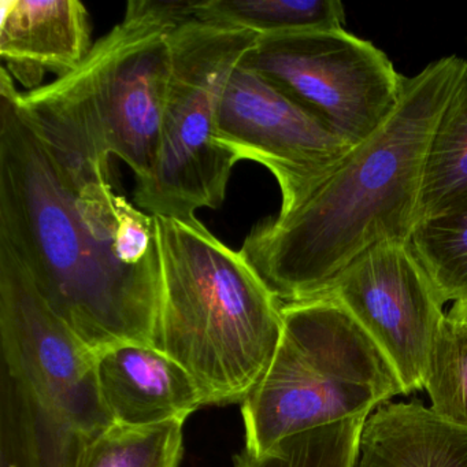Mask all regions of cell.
Returning a JSON list of instances; mask_svg holds the SVG:
<instances>
[{
    "label": "cell",
    "instance_id": "obj_12",
    "mask_svg": "<svg viewBox=\"0 0 467 467\" xmlns=\"http://www.w3.org/2000/svg\"><path fill=\"white\" fill-rule=\"evenodd\" d=\"M91 23L78 0H5L0 57L13 78L29 91L47 73L57 78L78 69L91 51Z\"/></svg>",
    "mask_w": 467,
    "mask_h": 467
},
{
    "label": "cell",
    "instance_id": "obj_6",
    "mask_svg": "<svg viewBox=\"0 0 467 467\" xmlns=\"http://www.w3.org/2000/svg\"><path fill=\"white\" fill-rule=\"evenodd\" d=\"M258 37L248 29L195 18L174 29L160 154L151 179L136 184L139 209L198 223V210L223 203L237 161L215 143L218 106L229 76Z\"/></svg>",
    "mask_w": 467,
    "mask_h": 467
},
{
    "label": "cell",
    "instance_id": "obj_13",
    "mask_svg": "<svg viewBox=\"0 0 467 467\" xmlns=\"http://www.w3.org/2000/svg\"><path fill=\"white\" fill-rule=\"evenodd\" d=\"M354 467H467V426L420 401H387L366 420Z\"/></svg>",
    "mask_w": 467,
    "mask_h": 467
},
{
    "label": "cell",
    "instance_id": "obj_18",
    "mask_svg": "<svg viewBox=\"0 0 467 467\" xmlns=\"http://www.w3.org/2000/svg\"><path fill=\"white\" fill-rule=\"evenodd\" d=\"M368 417L349 418L284 437L262 453L244 450L234 467H354Z\"/></svg>",
    "mask_w": 467,
    "mask_h": 467
},
{
    "label": "cell",
    "instance_id": "obj_2",
    "mask_svg": "<svg viewBox=\"0 0 467 467\" xmlns=\"http://www.w3.org/2000/svg\"><path fill=\"white\" fill-rule=\"evenodd\" d=\"M466 59L406 78L395 111L303 202L251 229L240 253L281 303L321 295L374 245L411 242L426 157Z\"/></svg>",
    "mask_w": 467,
    "mask_h": 467
},
{
    "label": "cell",
    "instance_id": "obj_17",
    "mask_svg": "<svg viewBox=\"0 0 467 467\" xmlns=\"http://www.w3.org/2000/svg\"><path fill=\"white\" fill-rule=\"evenodd\" d=\"M182 420L150 426L113 423L87 442L75 467H179Z\"/></svg>",
    "mask_w": 467,
    "mask_h": 467
},
{
    "label": "cell",
    "instance_id": "obj_5",
    "mask_svg": "<svg viewBox=\"0 0 467 467\" xmlns=\"http://www.w3.org/2000/svg\"><path fill=\"white\" fill-rule=\"evenodd\" d=\"M269 368L243 401L245 450L262 453L284 437L373 410L404 395L389 360L333 297L283 303Z\"/></svg>",
    "mask_w": 467,
    "mask_h": 467
},
{
    "label": "cell",
    "instance_id": "obj_15",
    "mask_svg": "<svg viewBox=\"0 0 467 467\" xmlns=\"http://www.w3.org/2000/svg\"><path fill=\"white\" fill-rule=\"evenodd\" d=\"M193 18L261 37L344 29L346 12L338 0H204L193 2Z\"/></svg>",
    "mask_w": 467,
    "mask_h": 467
},
{
    "label": "cell",
    "instance_id": "obj_11",
    "mask_svg": "<svg viewBox=\"0 0 467 467\" xmlns=\"http://www.w3.org/2000/svg\"><path fill=\"white\" fill-rule=\"evenodd\" d=\"M97 379L103 404L119 425L185 422L204 406L192 377L157 347L128 343L98 352Z\"/></svg>",
    "mask_w": 467,
    "mask_h": 467
},
{
    "label": "cell",
    "instance_id": "obj_14",
    "mask_svg": "<svg viewBox=\"0 0 467 467\" xmlns=\"http://www.w3.org/2000/svg\"><path fill=\"white\" fill-rule=\"evenodd\" d=\"M467 198V64L445 105L426 157L420 221Z\"/></svg>",
    "mask_w": 467,
    "mask_h": 467
},
{
    "label": "cell",
    "instance_id": "obj_4",
    "mask_svg": "<svg viewBox=\"0 0 467 467\" xmlns=\"http://www.w3.org/2000/svg\"><path fill=\"white\" fill-rule=\"evenodd\" d=\"M154 217L162 267L157 348L192 377L204 406L243 403L275 357L283 303L201 221Z\"/></svg>",
    "mask_w": 467,
    "mask_h": 467
},
{
    "label": "cell",
    "instance_id": "obj_1",
    "mask_svg": "<svg viewBox=\"0 0 467 467\" xmlns=\"http://www.w3.org/2000/svg\"><path fill=\"white\" fill-rule=\"evenodd\" d=\"M0 76V242L51 310L95 354L158 346L162 267L154 215L116 193L110 171L61 165Z\"/></svg>",
    "mask_w": 467,
    "mask_h": 467
},
{
    "label": "cell",
    "instance_id": "obj_3",
    "mask_svg": "<svg viewBox=\"0 0 467 467\" xmlns=\"http://www.w3.org/2000/svg\"><path fill=\"white\" fill-rule=\"evenodd\" d=\"M193 2L132 0L124 20L92 46L70 75L16 102L54 160L110 171L121 158L138 184L151 179L171 84V34Z\"/></svg>",
    "mask_w": 467,
    "mask_h": 467
},
{
    "label": "cell",
    "instance_id": "obj_19",
    "mask_svg": "<svg viewBox=\"0 0 467 467\" xmlns=\"http://www.w3.org/2000/svg\"><path fill=\"white\" fill-rule=\"evenodd\" d=\"M425 389L433 411L467 426V300L453 303L445 313L431 351Z\"/></svg>",
    "mask_w": 467,
    "mask_h": 467
},
{
    "label": "cell",
    "instance_id": "obj_10",
    "mask_svg": "<svg viewBox=\"0 0 467 467\" xmlns=\"http://www.w3.org/2000/svg\"><path fill=\"white\" fill-rule=\"evenodd\" d=\"M321 295L337 300L373 338L398 374L404 395L425 389L445 303L411 243L374 245Z\"/></svg>",
    "mask_w": 467,
    "mask_h": 467
},
{
    "label": "cell",
    "instance_id": "obj_7",
    "mask_svg": "<svg viewBox=\"0 0 467 467\" xmlns=\"http://www.w3.org/2000/svg\"><path fill=\"white\" fill-rule=\"evenodd\" d=\"M240 67L258 73L351 147L389 119L406 81L384 51L346 29L258 37Z\"/></svg>",
    "mask_w": 467,
    "mask_h": 467
},
{
    "label": "cell",
    "instance_id": "obj_9",
    "mask_svg": "<svg viewBox=\"0 0 467 467\" xmlns=\"http://www.w3.org/2000/svg\"><path fill=\"white\" fill-rule=\"evenodd\" d=\"M214 140L237 162L255 161L275 176L281 191L278 214L302 204L354 149L240 64L223 88Z\"/></svg>",
    "mask_w": 467,
    "mask_h": 467
},
{
    "label": "cell",
    "instance_id": "obj_16",
    "mask_svg": "<svg viewBox=\"0 0 467 467\" xmlns=\"http://www.w3.org/2000/svg\"><path fill=\"white\" fill-rule=\"evenodd\" d=\"M410 243L442 302L467 300V198L418 223Z\"/></svg>",
    "mask_w": 467,
    "mask_h": 467
},
{
    "label": "cell",
    "instance_id": "obj_8",
    "mask_svg": "<svg viewBox=\"0 0 467 467\" xmlns=\"http://www.w3.org/2000/svg\"><path fill=\"white\" fill-rule=\"evenodd\" d=\"M2 371L24 400L86 436L113 425L97 379V354L51 310L12 248L0 242Z\"/></svg>",
    "mask_w": 467,
    "mask_h": 467
}]
</instances>
